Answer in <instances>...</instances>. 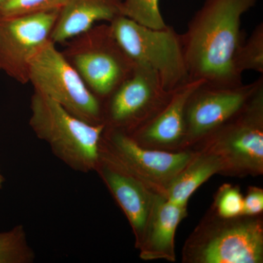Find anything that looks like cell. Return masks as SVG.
<instances>
[{
  "label": "cell",
  "instance_id": "obj_21",
  "mask_svg": "<svg viewBox=\"0 0 263 263\" xmlns=\"http://www.w3.org/2000/svg\"><path fill=\"white\" fill-rule=\"evenodd\" d=\"M216 208L219 216L224 219L242 216L243 197L240 190L229 184L221 186L216 196Z\"/></svg>",
  "mask_w": 263,
  "mask_h": 263
},
{
  "label": "cell",
  "instance_id": "obj_9",
  "mask_svg": "<svg viewBox=\"0 0 263 263\" xmlns=\"http://www.w3.org/2000/svg\"><path fill=\"white\" fill-rule=\"evenodd\" d=\"M60 10L0 17V70L21 84H28L29 62L49 41Z\"/></svg>",
  "mask_w": 263,
  "mask_h": 263
},
{
  "label": "cell",
  "instance_id": "obj_19",
  "mask_svg": "<svg viewBox=\"0 0 263 263\" xmlns=\"http://www.w3.org/2000/svg\"><path fill=\"white\" fill-rule=\"evenodd\" d=\"M160 0H123L122 15L150 28L162 29L167 27L161 14Z\"/></svg>",
  "mask_w": 263,
  "mask_h": 263
},
{
  "label": "cell",
  "instance_id": "obj_11",
  "mask_svg": "<svg viewBox=\"0 0 263 263\" xmlns=\"http://www.w3.org/2000/svg\"><path fill=\"white\" fill-rule=\"evenodd\" d=\"M113 155L108 157L143 182L164 189L192 160L188 152L169 153L142 147L127 133L109 129Z\"/></svg>",
  "mask_w": 263,
  "mask_h": 263
},
{
  "label": "cell",
  "instance_id": "obj_15",
  "mask_svg": "<svg viewBox=\"0 0 263 263\" xmlns=\"http://www.w3.org/2000/svg\"><path fill=\"white\" fill-rule=\"evenodd\" d=\"M123 0H67L59 12L50 39L65 44L89 30L97 22L110 23L122 15Z\"/></svg>",
  "mask_w": 263,
  "mask_h": 263
},
{
  "label": "cell",
  "instance_id": "obj_22",
  "mask_svg": "<svg viewBox=\"0 0 263 263\" xmlns=\"http://www.w3.org/2000/svg\"><path fill=\"white\" fill-rule=\"evenodd\" d=\"M263 210V191L259 188H251L243 198L242 216H252L262 213Z\"/></svg>",
  "mask_w": 263,
  "mask_h": 263
},
{
  "label": "cell",
  "instance_id": "obj_23",
  "mask_svg": "<svg viewBox=\"0 0 263 263\" xmlns=\"http://www.w3.org/2000/svg\"><path fill=\"white\" fill-rule=\"evenodd\" d=\"M7 0H0V5L3 4V3H4L5 2H6Z\"/></svg>",
  "mask_w": 263,
  "mask_h": 263
},
{
  "label": "cell",
  "instance_id": "obj_1",
  "mask_svg": "<svg viewBox=\"0 0 263 263\" xmlns=\"http://www.w3.org/2000/svg\"><path fill=\"white\" fill-rule=\"evenodd\" d=\"M257 0H205L188 24L182 37L190 81L202 80L214 87L243 84L235 59L245 36L241 17Z\"/></svg>",
  "mask_w": 263,
  "mask_h": 263
},
{
  "label": "cell",
  "instance_id": "obj_20",
  "mask_svg": "<svg viewBox=\"0 0 263 263\" xmlns=\"http://www.w3.org/2000/svg\"><path fill=\"white\" fill-rule=\"evenodd\" d=\"M67 0H7L0 5V17H16L60 10Z\"/></svg>",
  "mask_w": 263,
  "mask_h": 263
},
{
  "label": "cell",
  "instance_id": "obj_24",
  "mask_svg": "<svg viewBox=\"0 0 263 263\" xmlns=\"http://www.w3.org/2000/svg\"><path fill=\"white\" fill-rule=\"evenodd\" d=\"M2 181H3V178H2L1 175H0V186H1Z\"/></svg>",
  "mask_w": 263,
  "mask_h": 263
},
{
  "label": "cell",
  "instance_id": "obj_16",
  "mask_svg": "<svg viewBox=\"0 0 263 263\" xmlns=\"http://www.w3.org/2000/svg\"><path fill=\"white\" fill-rule=\"evenodd\" d=\"M227 169L224 159L214 150L194 157L181 172L164 189L163 195L170 201L186 206L189 198L213 175Z\"/></svg>",
  "mask_w": 263,
  "mask_h": 263
},
{
  "label": "cell",
  "instance_id": "obj_10",
  "mask_svg": "<svg viewBox=\"0 0 263 263\" xmlns=\"http://www.w3.org/2000/svg\"><path fill=\"white\" fill-rule=\"evenodd\" d=\"M263 88L262 75L248 84L214 87L202 84L192 94L185 111V138L208 136L230 120Z\"/></svg>",
  "mask_w": 263,
  "mask_h": 263
},
{
  "label": "cell",
  "instance_id": "obj_4",
  "mask_svg": "<svg viewBox=\"0 0 263 263\" xmlns=\"http://www.w3.org/2000/svg\"><path fill=\"white\" fill-rule=\"evenodd\" d=\"M62 52L100 101L106 100L135 68L109 24L95 25L72 38Z\"/></svg>",
  "mask_w": 263,
  "mask_h": 263
},
{
  "label": "cell",
  "instance_id": "obj_12",
  "mask_svg": "<svg viewBox=\"0 0 263 263\" xmlns=\"http://www.w3.org/2000/svg\"><path fill=\"white\" fill-rule=\"evenodd\" d=\"M100 165V174L109 190L127 216L140 245L157 194L148 190V184L131 174L110 159Z\"/></svg>",
  "mask_w": 263,
  "mask_h": 263
},
{
  "label": "cell",
  "instance_id": "obj_2",
  "mask_svg": "<svg viewBox=\"0 0 263 263\" xmlns=\"http://www.w3.org/2000/svg\"><path fill=\"white\" fill-rule=\"evenodd\" d=\"M30 108L29 125L60 160L81 172H89L98 167L105 124H93L81 120L35 91L31 98Z\"/></svg>",
  "mask_w": 263,
  "mask_h": 263
},
{
  "label": "cell",
  "instance_id": "obj_14",
  "mask_svg": "<svg viewBox=\"0 0 263 263\" xmlns=\"http://www.w3.org/2000/svg\"><path fill=\"white\" fill-rule=\"evenodd\" d=\"M186 214V206L170 201L162 193L157 194L146 231L138 247L142 259L175 261V233Z\"/></svg>",
  "mask_w": 263,
  "mask_h": 263
},
{
  "label": "cell",
  "instance_id": "obj_7",
  "mask_svg": "<svg viewBox=\"0 0 263 263\" xmlns=\"http://www.w3.org/2000/svg\"><path fill=\"white\" fill-rule=\"evenodd\" d=\"M172 92L164 89L153 70L135 65L133 73L107 99L104 123L109 129L136 131L163 108Z\"/></svg>",
  "mask_w": 263,
  "mask_h": 263
},
{
  "label": "cell",
  "instance_id": "obj_8",
  "mask_svg": "<svg viewBox=\"0 0 263 263\" xmlns=\"http://www.w3.org/2000/svg\"><path fill=\"white\" fill-rule=\"evenodd\" d=\"M209 136L227 168L261 174L263 169V88L238 114Z\"/></svg>",
  "mask_w": 263,
  "mask_h": 263
},
{
  "label": "cell",
  "instance_id": "obj_3",
  "mask_svg": "<svg viewBox=\"0 0 263 263\" xmlns=\"http://www.w3.org/2000/svg\"><path fill=\"white\" fill-rule=\"evenodd\" d=\"M110 24L112 32L135 65L159 76L166 91H174L190 80L181 34L174 27L156 29L120 15Z\"/></svg>",
  "mask_w": 263,
  "mask_h": 263
},
{
  "label": "cell",
  "instance_id": "obj_6",
  "mask_svg": "<svg viewBox=\"0 0 263 263\" xmlns=\"http://www.w3.org/2000/svg\"><path fill=\"white\" fill-rule=\"evenodd\" d=\"M224 219L210 224L189 246L190 260L200 263H260L262 223L254 219Z\"/></svg>",
  "mask_w": 263,
  "mask_h": 263
},
{
  "label": "cell",
  "instance_id": "obj_13",
  "mask_svg": "<svg viewBox=\"0 0 263 263\" xmlns=\"http://www.w3.org/2000/svg\"><path fill=\"white\" fill-rule=\"evenodd\" d=\"M205 81H190L174 90L155 117L134 131L135 139L157 146L174 144L185 138V111L190 96Z\"/></svg>",
  "mask_w": 263,
  "mask_h": 263
},
{
  "label": "cell",
  "instance_id": "obj_17",
  "mask_svg": "<svg viewBox=\"0 0 263 263\" xmlns=\"http://www.w3.org/2000/svg\"><path fill=\"white\" fill-rule=\"evenodd\" d=\"M34 259L23 226L0 233V263H30Z\"/></svg>",
  "mask_w": 263,
  "mask_h": 263
},
{
  "label": "cell",
  "instance_id": "obj_18",
  "mask_svg": "<svg viewBox=\"0 0 263 263\" xmlns=\"http://www.w3.org/2000/svg\"><path fill=\"white\" fill-rule=\"evenodd\" d=\"M235 66L242 75L246 70L263 73V24L254 28L247 41L240 45L235 59Z\"/></svg>",
  "mask_w": 263,
  "mask_h": 263
},
{
  "label": "cell",
  "instance_id": "obj_5",
  "mask_svg": "<svg viewBox=\"0 0 263 263\" xmlns=\"http://www.w3.org/2000/svg\"><path fill=\"white\" fill-rule=\"evenodd\" d=\"M29 83L35 92L51 99L81 120L93 124L104 123L101 101L51 39L31 59Z\"/></svg>",
  "mask_w": 263,
  "mask_h": 263
}]
</instances>
